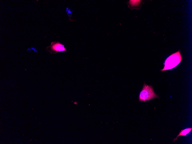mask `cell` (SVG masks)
I'll return each mask as SVG.
<instances>
[{
	"label": "cell",
	"instance_id": "6da1fadb",
	"mask_svg": "<svg viewBox=\"0 0 192 144\" xmlns=\"http://www.w3.org/2000/svg\"><path fill=\"white\" fill-rule=\"evenodd\" d=\"M182 59L179 51L172 54L166 59L164 63V67L160 71H163L173 68L181 62Z\"/></svg>",
	"mask_w": 192,
	"mask_h": 144
},
{
	"label": "cell",
	"instance_id": "3957f363",
	"mask_svg": "<svg viewBox=\"0 0 192 144\" xmlns=\"http://www.w3.org/2000/svg\"><path fill=\"white\" fill-rule=\"evenodd\" d=\"M46 50L52 53H56L57 52L66 51L64 45L59 42H53L49 46L46 48Z\"/></svg>",
	"mask_w": 192,
	"mask_h": 144
},
{
	"label": "cell",
	"instance_id": "7a4b0ae2",
	"mask_svg": "<svg viewBox=\"0 0 192 144\" xmlns=\"http://www.w3.org/2000/svg\"><path fill=\"white\" fill-rule=\"evenodd\" d=\"M154 98H158L159 96L154 92L151 86L146 85L145 83L139 95V101H148Z\"/></svg>",
	"mask_w": 192,
	"mask_h": 144
},
{
	"label": "cell",
	"instance_id": "277c9868",
	"mask_svg": "<svg viewBox=\"0 0 192 144\" xmlns=\"http://www.w3.org/2000/svg\"><path fill=\"white\" fill-rule=\"evenodd\" d=\"M192 129V128H186L183 130H182L177 135V137L174 139L173 142H175V141L177 140V138L180 136H186L187 134L189 133L191 130Z\"/></svg>",
	"mask_w": 192,
	"mask_h": 144
}]
</instances>
